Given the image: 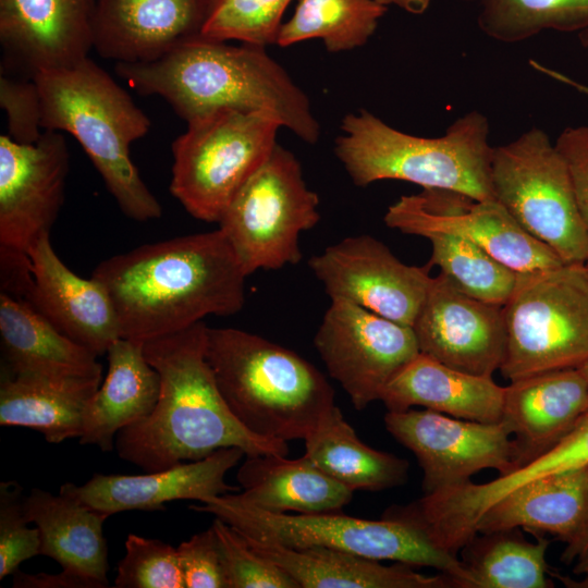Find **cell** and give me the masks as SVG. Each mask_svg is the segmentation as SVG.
<instances>
[{"label":"cell","instance_id":"cell-24","mask_svg":"<svg viewBox=\"0 0 588 588\" xmlns=\"http://www.w3.org/2000/svg\"><path fill=\"white\" fill-rule=\"evenodd\" d=\"M144 343L120 338L108 348V371L83 416L81 444L103 452L114 448L117 434L151 414L160 377L144 354Z\"/></svg>","mask_w":588,"mask_h":588},{"label":"cell","instance_id":"cell-17","mask_svg":"<svg viewBox=\"0 0 588 588\" xmlns=\"http://www.w3.org/2000/svg\"><path fill=\"white\" fill-rule=\"evenodd\" d=\"M412 329L419 353L460 371L492 377L503 362L502 305L467 295L441 272L432 278Z\"/></svg>","mask_w":588,"mask_h":588},{"label":"cell","instance_id":"cell-1","mask_svg":"<svg viewBox=\"0 0 588 588\" xmlns=\"http://www.w3.org/2000/svg\"><path fill=\"white\" fill-rule=\"evenodd\" d=\"M91 277L106 289L122 338L142 343L245 304L247 274L220 229L142 245L101 261Z\"/></svg>","mask_w":588,"mask_h":588},{"label":"cell","instance_id":"cell-34","mask_svg":"<svg viewBox=\"0 0 588 588\" xmlns=\"http://www.w3.org/2000/svg\"><path fill=\"white\" fill-rule=\"evenodd\" d=\"M477 8L480 30L493 40L515 44L543 30L588 28V0H463Z\"/></svg>","mask_w":588,"mask_h":588},{"label":"cell","instance_id":"cell-39","mask_svg":"<svg viewBox=\"0 0 588 588\" xmlns=\"http://www.w3.org/2000/svg\"><path fill=\"white\" fill-rule=\"evenodd\" d=\"M22 486L0 483V579L19 571L26 560L40 554L38 528H29Z\"/></svg>","mask_w":588,"mask_h":588},{"label":"cell","instance_id":"cell-18","mask_svg":"<svg viewBox=\"0 0 588 588\" xmlns=\"http://www.w3.org/2000/svg\"><path fill=\"white\" fill-rule=\"evenodd\" d=\"M96 0H0V74L34 79L93 49Z\"/></svg>","mask_w":588,"mask_h":588},{"label":"cell","instance_id":"cell-45","mask_svg":"<svg viewBox=\"0 0 588 588\" xmlns=\"http://www.w3.org/2000/svg\"><path fill=\"white\" fill-rule=\"evenodd\" d=\"M588 553V504L584 518L574 536L565 543L561 554V561L566 564H574L577 560Z\"/></svg>","mask_w":588,"mask_h":588},{"label":"cell","instance_id":"cell-35","mask_svg":"<svg viewBox=\"0 0 588 588\" xmlns=\"http://www.w3.org/2000/svg\"><path fill=\"white\" fill-rule=\"evenodd\" d=\"M426 238L431 244L428 268L439 267L442 274L471 297L502 306L506 303L516 284L515 271L464 236L434 233Z\"/></svg>","mask_w":588,"mask_h":588},{"label":"cell","instance_id":"cell-33","mask_svg":"<svg viewBox=\"0 0 588 588\" xmlns=\"http://www.w3.org/2000/svg\"><path fill=\"white\" fill-rule=\"evenodd\" d=\"M387 10L376 0H299L275 45L318 38L329 52L353 50L367 44Z\"/></svg>","mask_w":588,"mask_h":588},{"label":"cell","instance_id":"cell-32","mask_svg":"<svg viewBox=\"0 0 588 588\" xmlns=\"http://www.w3.org/2000/svg\"><path fill=\"white\" fill-rule=\"evenodd\" d=\"M527 541L515 529L477 535L464 546V563L473 588H550L543 537Z\"/></svg>","mask_w":588,"mask_h":588},{"label":"cell","instance_id":"cell-10","mask_svg":"<svg viewBox=\"0 0 588 588\" xmlns=\"http://www.w3.org/2000/svg\"><path fill=\"white\" fill-rule=\"evenodd\" d=\"M491 186L498 200L531 236L564 264H588V233L567 166L538 127L493 147Z\"/></svg>","mask_w":588,"mask_h":588},{"label":"cell","instance_id":"cell-4","mask_svg":"<svg viewBox=\"0 0 588 588\" xmlns=\"http://www.w3.org/2000/svg\"><path fill=\"white\" fill-rule=\"evenodd\" d=\"M34 79L42 130L66 132L79 143L126 217L159 219L162 207L130 156L131 144L149 132L151 122L130 94L89 57Z\"/></svg>","mask_w":588,"mask_h":588},{"label":"cell","instance_id":"cell-2","mask_svg":"<svg viewBox=\"0 0 588 588\" xmlns=\"http://www.w3.org/2000/svg\"><path fill=\"white\" fill-rule=\"evenodd\" d=\"M207 330L199 321L144 343L145 357L160 377V393L149 416L117 434L122 460L155 471L232 446L246 456L287 455L286 441L254 434L230 411L206 358Z\"/></svg>","mask_w":588,"mask_h":588},{"label":"cell","instance_id":"cell-23","mask_svg":"<svg viewBox=\"0 0 588 588\" xmlns=\"http://www.w3.org/2000/svg\"><path fill=\"white\" fill-rule=\"evenodd\" d=\"M504 388L490 376L466 373L419 353L389 381L380 401L393 412L422 406L455 418L500 422Z\"/></svg>","mask_w":588,"mask_h":588},{"label":"cell","instance_id":"cell-19","mask_svg":"<svg viewBox=\"0 0 588 588\" xmlns=\"http://www.w3.org/2000/svg\"><path fill=\"white\" fill-rule=\"evenodd\" d=\"M245 452L236 446L220 449L191 462L143 475L95 474L86 483H64L61 493L76 498L91 510L108 516L131 510H164L174 500H196L237 492L241 488L225 481Z\"/></svg>","mask_w":588,"mask_h":588},{"label":"cell","instance_id":"cell-43","mask_svg":"<svg viewBox=\"0 0 588 588\" xmlns=\"http://www.w3.org/2000/svg\"><path fill=\"white\" fill-rule=\"evenodd\" d=\"M1 293L29 301L34 275L28 254L0 248Z\"/></svg>","mask_w":588,"mask_h":588},{"label":"cell","instance_id":"cell-14","mask_svg":"<svg viewBox=\"0 0 588 588\" xmlns=\"http://www.w3.org/2000/svg\"><path fill=\"white\" fill-rule=\"evenodd\" d=\"M387 430L417 458L426 494L464 483L482 469L499 476L517 469L515 449L502 422L455 418L431 409L388 411Z\"/></svg>","mask_w":588,"mask_h":588},{"label":"cell","instance_id":"cell-20","mask_svg":"<svg viewBox=\"0 0 588 588\" xmlns=\"http://www.w3.org/2000/svg\"><path fill=\"white\" fill-rule=\"evenodd\" d=\"M211 0H96L93 49L115 63L156 60L200 36Z\"/></svg>","mask_w":588,"mask_h":588},{"label":"cell","instance_id":"cell-12","mask_svg":"<svg viewBox=\"0 0 588 588\" xmlns=\"http://www.w3.org/2000/svg\"><path fill=\"white\" fill-rule=\"evenodd\" d=\"M383 219L387 226L404 234L464 236L516 273L564 264L495 199H475L455 191L422 188L418 194L401 196L389 206Z\"/></svg>","mask_w":588,"mask_h":588},{"label":"cell","instance_id":"cell-7","mask_svg":"<svg viewBox=\"0 0 588 588\" xmlns=\"http://www.w3.org/2000/svg\"><path fill=\"white\" fill-rule=\"evenodd\" d=\"M192 505L212 514L242 534L279 546L304 549L322 547L371 560H390L428 566L449 576L460 588H473L462 560L434 542L417 522L389 510L380 520L336 513H273L242 501L236 493L211 497Z\"/></svg>","mask_w":588,"mask_h":588},{"label":"cell","instance_id":"cell-46","mask_svg":"<svg viewBox=\"0 0 588 588\" xmlns=\"http://www.w3.org/2000/svg\"><path fill=\"white\" fill-rule=\"evenodd\" d=\"M578 40L580 42V45L585 48H588V28L581 30L578 33ZM529 64L530 66L542 73V74H546L547 76L558 81V82H561L563 84H566L575 89H577L578 91L585 94V95H588V85H585L583 83H579L573 78H571L569 76L559 72V71H555L553 69H550L546 65H542L541 63H539L538 61L536 60H529Z\"/></svg>","mask_w":588,"mask_h":588},{"label":"cell","instance_id":"cell-27","mask_svg":"<svg viewBox=\"0 0 588 588\" xmlns=\"http://www.w3.org/2000/svg\"><path fill=\"white\" fill-rule=\"evenodd\" d=\"M241 532V531H240ZM244 535V534H243ZM250 547L285 571L299 588H450L445 574L422 575L397 562L377 560L322 547L293 549L244 535Z\"/></svg>","mask_w":588,"mask_h":588},{"label":"cell","instance_id":"cell-31","mask_svg":"<svg viewBox=\"0 0 588 588\" xmlns=\"http://www.w3.org/2000/svg\"><path fill=\"white\" fill-rule=\"evenodd\" d=\"M304 441V455L352 491H379L402 486L407 480V461L365 444L336 405Z\"/></svg>","mask_w":588,"mask_h":588},{"label":"cell","instance_id":"cell-15","mask_svg":"<svg viewBox=\"0 0 588 588\" xmlns=\"http://www.w3.org/2000/svg\"><path fill=\"white\" fill-rule=\"evenodd\" d=\"M308 266L331 299L341 298L412 327L429 291V268L408 266L376 237L348 236Z\"/></svg>","mask_w":588,"mask_h":588},{"label":"cell","instance_id":"cell-16","mask_svg":"<svg viewBox=\"0 0 588 588\" xmlns=\"http://www.w3.org/2000/svg\"><path fill=\"white\" fill-rule=\"evenodd\" d=\"M70 156L61 132L33 144L0 136V248L28 254L50 230L64 201Z\"/></svg>","mask_w":588,"mask_h":588},{"label":"cell","instance_id":"cell-30","mask_svg":"<svg viewBox=\"0 0 588 588\" xmlns=\"http://www.w3.org/2000/svg\"><path fill=\"white\" fill-rule=\"evenodd\" d=\"M25 510L38 528L40 555L109 586L108 547L102 526L108 515L89 509L76 498L33 488Z\"/></svg>","mask_w":588,"mask_h":588},{"label":"cell","instance_id":"cell-47","mask_svg":"<svg viewBox=\"0 0 588 588\" xmlns=\"http://www.w3.org/2000/svg\"><path fill=\"white\" fill-rule=\"evenodd\" d=\"M573 574L581 578L573 579L560 574L550 573L551 576L558 577L567 587L588 588V553L574 563Z\"/></svg>","mask_w":588,"mask_h":588},{"label":"cell","instance_id":"cell-8","mask_svg":"<svg viewBox=\"0 0 588 588\" xmlns=\"http://www.w3.org/2000/svg\"><path fill=\"white\" fill-rule=\"evenodd\" d=\"M502 309L506 343L499 370L510 381L588 359L587 266L517 273Z\"/></svg>","mask_w":588,"mask_h":588},{"label":"cell","instance_id":"cell-37","mask_svg":"<svg viewBox=\"0 0 588 588\" xmlns=\"http://www.w3.org/2000/svg\"><path fill=\"white\" fill-rule=\"evenodd\" d=\"M213 528L226 588H299L280 566L255 551L244 535L215 517Z\"/></svg>","mask_w":588,"mask_h":588},{"label":"cell","instance_id":"cell-6","mask_svg":"<svg viewBox=\"0 0 588 588\" xmlns=\"http://www.w3.org/2000/svg\"><path fill=\"white\" fill-rule=\"evenodd\" d=\"M340 128L334 154L357 186L397 180L494 199L490 124L477 110L457 118L438 137L404 133L366 109L346 114Z\"/></svg>","mask_w":588,"mask_h":588},{"label":"cell","instance_id":"cell-41","mask_svg":"<svg viewBox=\"0 0 588 588\" xmlns=\"http://www.w3.org/2000/svg\"><path fill=\"white\" fill-rule=\"evenodd\" d=\"M176 551L185 587L226 588L218 540L212 527L183 541Z\"/></svg>","mask_w":588,"mask_h":588},{"label":"cell","instance_id":"cell-40","mask_svg":"<svg viewBox=\"0 0 588 588\" xmlns=\"http://www.w3.org/2000/svg\"><path fill=\"white\" fill-rule=\"evenodd\" d=\"M0 105L8 115L9 136L17 143L39 139L41 102L35 79L0 74Z\"/></svg>","mask_w":588,"mask_h":588},{"label":"cell","instance_id":"cell-26","mask_svg":"<svg viewBox=\"0 0 588 588\" xmlns=\"http://www.w3.org/2000/svg\"><path fill=\"white\" fill-rule=\"evenodd\" d=\"M1 370L62 377H102L97 356L44 317L30 303L0 292Z\"/></svg>","mask_w":588,"mask_h":588},{"label":"cell","instance_id":"cell-29","mask_svg":"<svg viewBox=\"0 0 588 588\" xmlns=\"http://www.w3.org/2000/svg\"><path fill=\"white\" fill-rule=\"evenodd\" d=\"M588 504V465L529 481L489 506L476 532L519 527L563 542L577 531Z\"/></svg>","mask_w":588,"mask_h":588},{"label":"cell","instance_id":"cell-13","mask_svg":"<svg viewBox=\"0 0 588 588\" xmlns=\"http://www.w3.org/2000/svg\"><path fill=\"white\" fill-rule=\"evenodd\" d=\"M314 344L357 411L380 401L389 381L419 354L412 327L341 298L331 299Z\"/></svg>","mask_w":588,"mask_h":588},{"label":"cell","instance_id":"cell-49","mask_svg":"<svg viewBox=\"0 0 588 588\" xmlns=\"http://www.w3.org/2000/svg\"><path fill=\"white\" fill-rule=\"evenodd\" d=\"M578 368L581 371V373L584 375V377H585V379L587 380V383H588V359Z\"/></svg>","mask_w":588,"mask_h":588},{"label":"cell","instance_id":"cell-22","mask_svg":"<svg viewBox=\"0 0 588 588\" xmlns=\"http://www.w3.org/2000/svg\"><path fill=\"white\" fill-rule=\"evenodd\" d=\"M588 411V383L579 368L546 371L504 388L501 421L517 468L560 442Z\"/></svg>","mask_w":588,"mask_h":588},{"label":"cell","instance_id":"cell-36","mask_svg":"<svg viewBox=\"0 0 588 588\" xmlns=\"http://www.w3.org/2000/svg\"><path fill=\"white\" fill-rule=\"evenodd\" d=\"M291 0H211L200 36L266 47L277 44Z\"/></svg>","mask_w":588,"mask_h":588},{"label":"cell","instance_id":"cell-9","mask_svg":"<svg viewBox=\"0 0 588 588\" xmlns=\"http://www.w3.org/2000/svg\"><path fill=\"white\" fill-rule=\"evenodd\" d=\"M172 143L171 194L195 219L219 222L240 188L277 146L268 112L221 109L186 122Z\"/></svg>","mask_w":588,"mask_h":588},{"label":"cell","instance_id":"cell-50","mask_svg":"<svg viewBox=\"0 0 588 588\" xmlns=\"http://www.w3.org/2000/svg\"><path fill=\"white\" fill-rule=\"evenodd\" d=\"M588 268V267H587Z\"/></svg>","mask_w":588,"mask_h":588},{"label":"cell","instance_id":"cell-5","mask_svg":"<svg viewBox=\"0 0 588 588\" xmlns=\"http://www.w3.org/2000/svg\"><path fill=\"white\" fill-rule=\"evenodd\" d=\"M206 358L230 411L259 437L304 440L335 405L313 364L260 335L208 327Z\"/></svg>","mask_w":588,"mask_h":588},{"label":"cell","instance_id":"cell-28","mask_svg":"<svg viewBox=\"0 0 588 588\" xmlns=\"http://www.w3.org/2000/svg\"><path fill=\"white\" fill-rule=\"evenodd\" d=\"M244 502L273 513H336L347 505L353 492L320 470L309 458L286 455L247 456L237 470Z\"/></svg>","mask_w":588,"mask_h":588},{"label":"cell","instance_id":"cell-11","mask_svg":"<svg viewBox=\"0 0 588 588\" xmlns=\"http://www.w3.org/2000/svg\"><path fill=\"white\" fill-rule=\"evenodd\" d=\"M319 196L303 176L299 161L279 144L240 188L219 228L247 277L278 270L303 257L299 234L320 220Z\"/></svg>","mask_w":588,"mask_h":588},{"label":"cell","instance_id":"cell-21","mask_svg":"<svg viewBox=\"0 0 588 588\" xmlns=\"http://www.w3.org/2000/svg\"><path fill=\"white\" fill-rule=\"evenodd\" d=\"M34 286L28 303L64 335L97 357L122 338L113 304L96 279L72 272L52 248L50 234L29 248Z\"/></svg>","mask_w":588,"mask_h":588},{"label":"cell","instance_id":"cell-38","mask_svg":"<svg viewBox=\"0 0 588 588\" xmlns=\"http://www.w3.org/2000/svg\"><path fill=\"white\" fill-rule=\"evenodd\" d=\"M117 588H184L176 548L130 534L114 578Z\"/></svg>","mask_w":588,"mask_h":588},{"label":"cell","instance_id":"cell-42","mask_svg":"<svg viewBox=\"0 0 588 588\" xmlns=\"http://www.w3.org/2000/svg\"><path fill=\"white\" fill-rule=\"evenodd\" d=\"M554 145L567 166L577 207L588 233V126L564 128Z\"/></svg>","mask_w":588,"mask_h":588},{"label":"cell","instance_id":"cell-25","mask_svg":"<svg viewBox=\"0 0 588 588\" xmlns=\"http://www.w3.org/2000/svg\"><path fill=\"white\" fill-rule=\"evenodd\" d=\"M101 381L1 370L0 425L34 429L53 444L79 438L86 406Z\"/></svg>","mask_w":588,"mask_h":588},{"label":"cell","instance_id":"cell-48","mask_svg":"<svg viewBox=\"0 0 588 588\" xmlns=\"http://www.w3.org/2000/svg\"><path fill=\"white\" fill-rule=\"evenodd\" d=\"M378 3L388 5H395L407 13L419 15L424 14L429 5L431 0H376Z\"/></svg>","mask_w":588,"mask_h":588},{"label":"cell","instance_id":"cell-3","mask_svg":"<svg viewBox=\"0 0 588 588\" xmlns=\"http://www.w3.org/2000/svg\"><path fill=\"white\" fill-rule=\"evenodd\" d=\"M265 48L198 36L156 60L115 63L114 70L138 94L163 98L186 122L221 109L262 111L316 144L320 125L309 98Z\"/></svg>","mask_w":588,"mask_h":588},{"label":"cell","instance_id":"cell-44","mask_svg":"<svg viewBox=\"0 0 588 588\" xmlns=\"http://www.w3.org/2000/svg\"><path fill=\"white\" fill-rule=\"evenodd\" d=\"M13 578L14 588H107L102 581L74 571L63 569L59 574H26L16 571Z\"/></svg>","mask_w":588,"mask_h":588}]
</instances>
